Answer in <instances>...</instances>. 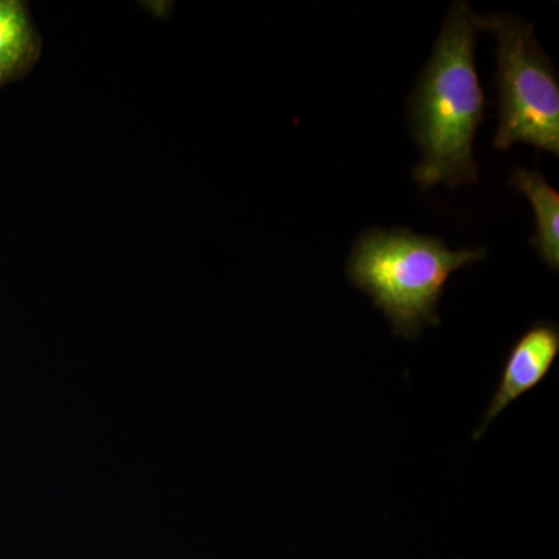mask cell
<instances>
[{
    "instance_id": "3",
    "label": "cell",
    "mask_w": 559,
    "mask_h": 559,
    "mask_svg": "<svg viewBox=\"0 0 559 559\" xmlns=\"http://www.w3.org/2000/svg\"><path fill=\"white\" fill-rule=\"evenodd\" d=\"M481 32L498 39L496 87L499 128L495 148L514 143L559 154V80L554 62L540 49L533 25L506 13L480 16Z\"/></svg>"
},
{
    "instance_id": "6",
    "label": "cell",
    "mask_w": 559,
    "mask_h": 559,
    "mask_svg": "<svg viewBox=\"0 0 559 559\" xmlns=\"http://www.w3.org/2000/svg\"><path fill=\"white\" fill-rule=\"evenodd\" d=\"M511 186L524 193L535 212L536 234L530 238L539 259L551 271L559 270V194L538 171L516 168L511 175Z\"/></svg>"
},
{
    "instance_id": "2",
    "label": "cell",
    "mask_w": 559,
    "mask_h": 559,
    "mask_svg": "<svg viewBox=\"0 0 559 559\" xmlns=\"http://www.w3.org/2000/svg\"><path fill=\"white\" fill-rule=\"evenodd\" d=\"M485 257L487 249L451 250L411 229H369L353 245L347 277L384 312L395 336L417 341L426 326L440 325L439 305L451 275Z\"/></svg>"
},
{
    "instance_id": "4",
    "label": "cell",
    "mask_w": 559,
    "mask_h": 559,
    "mask_svg": "<svg viewBox=\"0 0 559 559\" xmlns=\"http://www.w3.org/2000/svg\"><path fill=\"white\" fill-rule=\"evenodd\" d=\"M559 353V326L551 320H538L511 345L498 389L489 401L473 441L480 440L489 426L514 401L544 381Z\"/></svg>"
},
{
    "instance_id": "5",
    "label": "cell",
    "mask_w": 559,
    "mask_h": 559,
    "mask_svg": "<svg viewBox=\"0 0 559 559\" xmlns=\"http://www.w3.org/2000/svg\"><path fill=\"white\" fill-rule=\"evenodd\" d=\"M40 36L21 0H0V90L27 76L40 57Z\"/></svg>"
},
{
    "instance_id": "1",
    "label": "cell",
    "mask_w": 559,
    "mask_h": 559,
    "mask_svg": "<svg viewBox=\"0 0 559 559\" xmlns=\"http://www.w3.org/2000/svg\"><path fill=\"white\" fill-rule=\"evenodd\" d=\"M479 32L480 16L469 3H452L412 92L411 131L423 153L414 180L421 190L479 179L473 143L487 109L474 57Z\"/></svg>"
}]
</instances>
